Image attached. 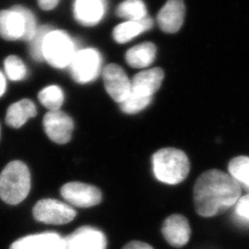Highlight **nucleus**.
<instances>
[{
    "mask_svg": "<svg viewBox=\"0 0 249 249\" xmlns=\"http://www.w3.org/2000/svg\"><path fill=\"white\" fill-rule=\"evenodd\" d=\"M241 195L240 185L230 175L220 170H209L195 183L193 190L196 213L213 217L235 204Z\"/></svg>",
    "mask_w": 249,
    "mask_h": 249,
    "instance_id": "1",
    "label": "nucleus"
},
{
    "mask_svg": "<svg viewBox=\"0 0 249 249\" xmlns=\"http://www.w3.org/2000/svg\"><path fill=\"white\" fill-rule=\"evenodd\" d=\"M152 167L159 181L177 185L187 178L190 163L184 151L175 148L160 149L152 156Z\"/></svg>",
    "mask_w": 249,
    "mask_h": 249,
    "instance_id": "2",
    "label": "nucleus"
},
{
    "mask_svg": "<svg viewBox=\"0 0 249 249\" xmlns=\"http://www.w3.org/2000/svg\"><path fill=\"white\" fill-rule=\"evenodd\" d=\"M31 190V174L20 160L10 161L0 174V197L9 205L22 202Z\"/></svg>",
    "mask_w": 249,
    "mask_h": 249,
    "instance_id": "3",
    "label": "nucleus"
},
{
    "mask_svg": "<svg viewBox=\"0 0 249 249\" xmlns=\"http://www.w3.org/2000/svg\"><path fill=\"white\" fill-rule=\"evenodd\" d=\"M75 42L67 33L52 30L45 37L43 56L46 62L56 69L70 67L77 53Z\"/></svg>",
    "mask_w": 249,
    "mask_h": 249,
    "instance_id": "4",
    "label": "nucleus"
},
{
    "mask_svg": "<svg viewBox=\"0 0 249 249\" xmlns=\"http://www.w3.org/2000/svg\"><path fill=\"white\" fill-rule=\"evenodd\" d=\"M33 213L36 221L54 225L71 223L77 214L71 205L53 198L39 200L34 207Z\"/></svg>",
    "mask_w": 249,
    "mask_h": 249,
    "instance_id": "5",
    "label": "nucleus"
},
{
    "mask_svg": "<svg viewBox=\"0 0 249 249\" xmlns=\"http://www.w3.org/2000/svg\"><path fill=\"white\" fill-rule=\"evenodd\" d=\"M102 57L97 50L87 48L78 50L70 65L73 79L79 83H88L98 77Z\"/></svg>",
    "mask_w": 249,
    "mask_h": 249,
    "instance_id": "6",
    "label": "nucleus"
},
{
    "mask_svg": "<svg viewBox=\"0 0 249 249\" xmlns=\"http://www.w3.org/2000/svg\"><path fill=\"white\" fill-rule=\"evenodd\" d=\"M105 233L91 226H82L62 237L59 249H107Z\"/></svg>",
    "mask_w": 249,
    "mask_h": 249,
    "instance_id": "7",
    "label": "nucleus"
},
{
    "mask_svg": "<svg viewBox=\"0 0 249 249\" xmlns=\"http://www.w3.org/2000/svg\"><path fill=\"white\" fill-rule=\"evenodd\" d=\"M60 193L67 203L78 208H89L102 201V192L98 187L80 183L70 182L65 184Z\"/></svg>",
    "mask_w": 249,
    "mask_h": 249,
    "instance_id": "8",
    "label": "nucleus"
},
{
    "mask_svg": "<svg viewBox=\"0 0 249 249\" xmlns=\"http://www.w3.org/2000/svg\"><path fill=\"white\" fill-rule=\"evenodd\" d=\"M43 124L45 133L53 142L66 144L71 140L74 123L71 117L62 111H49Z\"/></svg>",
    "mask_w": 249,
    "mask_h": 249,
    "instance_id": "9",
    "label": "nucleus"
},
{
    "mask_svg": "<svg viewBox=\"0 0 249 249\" xmlns=\"http://www.w3.org/2000/svg\"><path fill=\"white\" fill-rule=\"evenodd\" d=\"M103 75L108 94L116 103H123L131 90V81L124 70L116 64H110L105 68Z\"/></svg>",
    "mask_w": 249,
    "mask_h": 249,
    "instance_id": "10",
    "label": "nucleus"
},
{
    "mask_svg": "<svg viewBox=\"0 0 249 249\" xmlns=\"http://www.w3.org/2000/svg\"><path fill=\"white\" fill-rule=\"evenodd\" d=\"M163 78L164 74L160 68L140 72L131 81L130 93L143 98H152V95L160 89Z\"/></svg>",
    "mask_w": 249,
    "mask_h": 249,
    "instance_id": "11",
    "label": "nucleus"
},
{
    "mask_svg": "<svg viewBox=\"0 0 249 249\" xmlns=\"http://www.w3.org/2000/svg\"><path fill=\"white\" fill-rule=\"evenodd\" d=\"M161 231L165 240L175 248L185 246L191 234L187 218L179 214H174L166 218L162 224Z\"/></svg>",
    "mask_w": 249,
    "mask_h": 249,
    "instance_id": "12",
    "label": "nucleus"
},
{
    "mask_svg": "<svg viewBox=\"0 0 249 249\" xmlns=\"http://www.w3.org/2000/svg\"><path fill=\"white\" fill-rule=\"evenodd\" d=\"M184 18V0H167L158 14L157 21L164 33L175 34L183 25Z\"/></svg>",
    "mask_w": 249,
    "mask_h": 249,
    "instance_id": "13",
    "label": "nucleus"
},
{
    "mask_svg": "<svg viewBox=\"0 0 249 249\" xmlns=\"http://www.w3.org/2000/svg\"><path fill=\"white\" fill-rule=\"evenodd\" d=\"M25 20L17 7L0 11V36L8 41L23 39Z\"/></svg>",
    "mask_w": 249,
    "mask_h": 249,
    "instance_id": "14",
    "label": "nucleus"
},
{
    "mask_svg": "<svg viewBox=\"0 0 249 249\" xmlns=\"http://www.w3.org/2000/svg\"><path fill=\"white\" fill-rule=\"evenodd\" d=\"M107 0H75L74 15L80 24L92 26L103 18Z\"/></svg>",
    "mask_w": 249,
    "mask_h": 249,
    "instance_id": "15",
    "label": "nucleus"
},
{
    "mask_svg": "<svg viewBox=\"0 0 249 249\" xmlns=\"http://www.w3.org/2000/svg\"><path fill=\"white\" fill-rule=\"evenodd\" d=\"M62 236L55 231L30 234L15 241L9 249H59Z\"/></svg>",
    "mask_w": 249,
    "mask_h": 249,
    "instance_id": "16",
    "label": "nucleus"
},
{
    "mask_svg": "<svg viewBox=\"0 0 249 249\" xmlns=\"http://www.w3.org/2000/svg\"><path fill=\"white\" fill-rule=\"evenodd\" d=\"M37 114L36 105L29 99L20 100L9 107L6 115V123L13 128H19Z\"/></svg>",
    "mask_w": 249,
    "mask_h": 249,
    "instance_id": "17",
    "label": "nucleus"
},
{
    "mask_svg": "<svg viewBox=\"0 0 249 249\" xmlns=\"http://www.w3.org/2000/svg\"><path fill=\"white\" fill-rule=\"evenodd\" d=\"M152 26L153 21L149 16L138 21L126 20L114 29L113 36L117 43L125 44L144 32L149 31Z\"/></svg>",
    "mask_w": 249,
    "mask_h": 249,
    "instance_id": "18",
    "label": "nucleus"
},
{
    "mask_svg": "<svg viewBox=\"0 0 249 249\" xmlns=\"http://www.w3.org/2000/svg\"><path fill=\"white\" fill-rule=\"evenodd\" d=\"M156 57V46L152 43H143L130 48L125 53L126 63L135 69L148 68Z\"/></svg>",
    "mask_w": 249,
    "mask_h": 249,
    "instance_id": "19",
    "label": "nucleus"
},
{
    "mask_svg": "<svg viewBox=\"0 0 249 249\" xmlns=\"http://www.w3.org/2000/svg\"><path fill=\"white\" fill-rule=\"evenodd\" d=\"M116 15L127 20L138 21L147 17V9L142 0H124L117 7Z\"/></svg>",
    "mask_w": 249,
    "mask_h": 249,
    "instance_id": "20",
    "label": "nucleus"
},
{
    "mask_svg": "<svg viewBox=\"0 0 249 249\" xmlns=\"http://www.w3.org/2000/svg\"><path fill=\"white\" fill-rule=\"evenodd\" d=\"M229 175L239 185L249 191V157H235L229 162Z\"/></svg>",
    "mask_w": 249,
    "mask_h": 249,
    "instance_id": "21",
    "label": "nucleus"
},
{
    "mask_svg": "<svg viewBox=\"0 0 249 249\" xmlns=\"http://www.w3.org/2000/svg\"><path fill=\"white\" fill-rule=\"evenodd\" d=\"M39 101L49 111H57L64 102L62 89L55 85L48 86L40 91Z\"/></svg>",
    "mask_w": 249,
    "mask_h": 249,
    "instance_id": "22",
    "label": "nucleus"
},
{
    "mask_svg": "<svg viewBox=\"0 0 249 249\" xmlns=\"http://www.w3.org/2000/svg\"><path fill=\"white\" fill-rule=\"evenodd\" d=\"M4 67L9 80L19 81L26 77V66L22 62V60L16 55L8 56L5 59Z\"/></svg>",
    "mask_w": 249,
    "mask_h": 249,
    "instance_id": "23",
    "label": "nucleus"
},
{
    "mask_svg": "<svg viewBox=\"0 0 249 249\" xmlns=\"http://www.w3.org/2000/svg\"><path fill=\"white\" fill-rule=\"evenodd\" d=\"M52 31L51 27L41 26L37 29L36 36L30 41V53L36 61H43V46L45 37Z\"/></svg>",
    "mask_w": 249,
    "mask_h": 249,
    "instance_id": "24",
    "label": "nucleus"
},
{
    "mask_svg": "<svg viewBox=\"0 0 249 249\" xmlns=\"http://www.w3.org/2000/svg\"><path fill=\"white\" fill-rule=\"evenodd\" d=\"M151 99L152 98H143L129 93L127 98L120 104V107L121 110L125 114L133 115L142 111L143 109L148 107L151 104Z\"/></svg>",
    "mask_w": 249,
    "mask_h": 249,
    "instance_id": "25",
    "label": "nucleus"
},
{
    "mask_svg": "<svg viewBox=\"0 0 249 249\" xmlns=\"http://www.w3.org/2000/svg\"><path fill=\"white\" fill-rule=\"evenodd\" d=\"M17 9L19 10V12L22 14L24 20H25V34L23 36L24 41L30 42L34 36H36V31H37V26H36V20L35 18V15L30 9H26L22 6H16Z\"/></svg>",
    "mask_w": 249,
    "mask_h": 249,
    "instance_id": "26",
    "label": "nucleus"
},
{
    "mask_svg": "<svg viewBox=\"0 0 249 249\" xmlns=\"http://www.w3.org/2000/svg\"><path fill=\"white\" fill-rule=\"evenodd\" d=\"M235 213L241 219L249 222V194L239 198L235 208Z\"/></svg>",
    "mask_w": 249,
    "mask_h": 249,
    "instance_id": "27",
    "label": "nucleus"
},
{
    "mask_svg": "<svg viewBox=\"0 0 249 249\" xmlns=\"http://www.w3.org/2000/svg\"><path fill=\"white\" fill-rule=\"evenodd\" d=\"M122 249H153L150 245L140 242V241H132L126 244Z\"/></svg>",
    "mask_w": 249,
    "mask_h": 249,
    "instance_id": "28",
    "label": "nucleus"
},
{
    "mask_svg": "<svg viewBox=\"0 0 249 249\" xmlns=\"http://www.w3.org/2000/svg\"><path fill=\"white\" fill-rule=\"evenodd\" d=\"M59 0H38L40 8L44 10H51L56 7Z\"/></svg>",
    "mask_w": 249,
    "mask_h": 249,
    "instance_id": "29",
    "label": "nucleus"
},
{
    "mask_svg": "<svg viewBox=\"0 0 249 249\" xmlns=\"http://www.w3.org/2000/svg\"><path fill=\"white\" fill-rule=\"evenodd\" d=\"M6 79L3 76V74L0 72V97L4 94L5 90H6Z\"/></svg>",
    "mask_w": 249,
    "mask_h": 249,
    "instance_id": "30",
    "label": "nucleus"
},
{
    "mask_svg": "<svg viewBox=\"0 0 249 249\" xmlns=\"http://www.w3.org/2000/svg\"><path fill=\"white\" fill-rule=\"evenodd\" d=\"M0 137H1V126H0Z\"/></svg>",
    "mask_w": 249,
    "mask_h": 249,
    "instance_id": "31",
    "label": "nucleus"
}]
</instances>
